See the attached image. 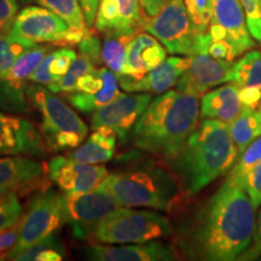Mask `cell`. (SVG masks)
<instances>
[{"label": "cell", "mask_w": 261, "mask_h": 261, "mask_svg": "<svg viewBox=\"0 0 261 261\" xmlns=\"http://www.w3.org/2000/svg\"><path fill=\"white\" fill-rule=\"evenodd\" d=\"M32 106L27 96V86L9 80L0 81V110L9 113H28Z\"/></svg>", "instance_id": "obj_30"}, {"label": "cell", "mask_w": 261, "mask_h": 261, "mask_svg": "<svg viewBox=\"0 0 261 261\" xmlns=\"http://www.w3.org/2000/svg\"><path fill=\"white\" fill-rule=\"evenodd\" d=\"M81 8H83L85 19L89 27H93L94 21H96V16L98 11V6H99L100 0H79Z\"/></svg>", "instance_id": "obj_47"}, {"label": "cell", "mask_w": 261, "mask_h": 261, "mask_svg": "<svg viewBox=\"0 0 261 261\" xmlns=\"http://www.w3.org/2000/svg\"><path fill=\"white\" fill-rule=\"evenodd\" d=\"M242 185L257 211L261 205V161L256 163L242 179Z\"/></svg>", "instance_id": "obj_39"}, {"label": "cell", "mask_w": 261, "mask_h": 261, "mask_svg": "<svg viewBox=\"0 0 261 261\" xmlns=\"http://www.w3.org/2000/svg\"><path fill=\"white\" fill-rule=\"evenodd\" d=\"M261 161V135L257 137L256 139H254L249 145L247 146V149L244 150L241 155H238V158L234 162V165L231 168V171L228 172V175L233 177L236 180H238L242 184V179L248 172L252 169L256 163Z\"/></svg>", "instance_id": "obj_32"}, {"label": "cell", "mask_w": 261, "mask_h": 261, "mask_svg": "<svg viewBox=\"0 0 261 261\" xmlns=\"http://www.w3.org/2000/svg\"><path fill=\"white\" fill-rule=\"evenodd\" d=\"M172 234L171 221L163 214L154 211L120 207L99 224L91 242L102 244L145 243L167 238Z\"/></svg>", "instance_id": "obj_6"}, {"label": "cell", "mask_w": 261, "mask_h": 261, "mask_svg": "<svg viewBox=\"0 0 261 261\" xmlns=\"http://www.w3.org/2000/svg\"><path fill=\"white\" fill-rule=\"evenodd\" d=\"M27 96L32 107L41 115L40 132L47 150L58 152L83 144L89 127L63 100L37 84L27 86Z\"/></svg>", "instance_id": "obj_5"}, {"label": "cell", "mask_w": 261, "mask_h": 261, "mask_svg": "<svg viewBox=\"0 0 261 261\" xmlns=\"http://www.w3.org/2000/svg\"><path fill=\"white\" fill-rule=\"evenodd\" d=\"M144 31L154 35L169 54L189 57L197 54L200 34L191 23L184 0H167L158 15L146 16Z\"/></svg>", "instance_id": "obj_8"}, {"label": "cell", "mask_w": 261, "mask_h": 261, "mask_svg": "<svg viewBox=\"0 0 261 261\" xmlns=\"http://www.w3.org/2000/svg\"><path fill=\"white\" fill-rule=\"evenodd\" d=\"M50 51L51 46H47V45H37L34 47L27 48L16 60L5 80L11 81L14 84L27 86L29 76H31L33 71L37 69V67L40 64L42 58L46 56Z\"/></svg>", "instance_id": "obj_27"}, {"label": "cell", "mask_w": 261, "mask_h": 261, "mask_svg": "<svg viewBox=\"0 0 261 261\" xmlns=\"http://www.w3.org/2000/svg\"><path fill=\"white\" fill-rule=\"evenodd\" d=\"M77 46H79V54L83 55V56H85L86 58H89V60L96 65V67L103 63V58H102L103 44L100 42L99 38H98L96 34H93L92 32H90L89 34L83 39V41L77 45Z\"/></svg>", "instance_id": "obj_40"}, {"label": "cell", "mask_w": 261, "mask_h": 261, "mask_svg": "<svg viewBox=\"0 0 261 261\" xmlns=\"http://www.w3.org/2000/svg\"><path fill=\"white\" fill-rule=\"evenodd\" d=\"M27 48L9 34H0V81L6 79L16 60Z\"/></svg>", "instance_id": "obj_34"}, {"label": "cell", "mask_w": 261, "mask_h": 261, "mask_svg": "<svg viewBox=\"0 0 261 261\" xmlns=\"http://www.w3.org/2000/svg\"><path fill=\"white\" fill-rule=\"evenodd\" d=\"M35 3L55 12L70 28H90L79 0H35Z\"/></svg>", "instance_id": "obj_29"}, {"label": "cell", "mask_w": 261, "mask_h": 261, "mask_svg": "<svg viewBox=\"0 0 261 261\" xmlns=\"http://www.w3.org/2000/svg\"><path fill=\"white\" fill-rule=\"evenodd\" d=\"M17 0H0V34H8L18 14Z\"/></svg>", "instance_id": "obj_42"}, {"label": "cell", "mask_w": 261, "mask_h": 261, "mask_svg": "<svg viewBox=\"0 0 261 261\" xmlns=\"http://www.w3.org/2000/svg\"><path fill=\"white\" fill-rule=\"evenodd\" d=\"M46 149L41 132L29 120L0 113V156L40 158Z\"/></svg>", "instance_id": "obj_15"}, {"label": "cell", "mask_w": 261, "mask_h": 261, "mask_svg": "<svg viewBox=\"0 0 261 261\" xmlns=\"http://www.w3.org/2000/svg\"><path fill=\"white\" fill-rule=\"evenodd\" d=\"M69 28L51 10L40 5H31L18 12L8 34L28 48L44 42L60 46Z\"/></svg>", "instance_id": "obj_10"}, {"label": "cell", "mask_w": 261, "mask_h": 261, "mask_svg": "<svg viewBox=\"0 0 261 261\" xmlns=\"http://www.w3.org/2000/svg\"><path fill=\"white\" fill-rule=\"evenodd\" d=\"M208 54L217 60H224L233 62L237 57L233 47L225 40H212L208 47Z\"/></svg>", "instance_id": "obj_44"}, {"label": "cell", "mask_w": 261, "mask_h": 261, "mask_svg": "<svg viewBox=\"0 0 261 261\" xmlns=\"http://www.w3.org/2000/svg\"><path fill=\"white\" fill-rule=\"evenodd\" d=\"M200 97L169 90L151 102L132 130V140L139 150L169 163L200 123Z\"/></svg>", "instance_id": "obj_2"}, {"label": "cell", "mask_w": 261, "mask_h": 261, "mask_svg": "<svg viewBox=\"0 0 261 261\" xmlns=\"http://www.w3.org/2000/svg\"><path fill=\"white\" fill-rule=\"evenodd\" d=\"M23 208L18 194L12 191L0 192V231L14 226L21 220Z\"/></svg>", "instance_id": "obj_33"}, {"label": "cell", "mask_w": 261, "mask_h": 261, "mask_svg": "<svg viewBox=\"0 0 261 261\" xmlns=\"http://www.w3.org/2000/svg\"><path fill=\"white\" fill-rule=\"evenodd\" d=\"M257 110H259V113H260V116H261V106H260V108H259V109H257Z\"/></svg>", "instance_id": "obj_50"}, {"label": "cell", "mask_w": 261, "mask_h": 261, "mask_svg": "<svg viewBox=\"0 0 261 261\" xmlns=\"http://www.w3.org/2000/svg\"><path fill=\"white\" fill-rule=\"evenodd\" d=\"M260 3H261V0H260Z\"/></svg>", "instance_id": "obj_51"}, {"label": "cell", "mask_w": 261, "mask_h": 261, "mask_svg": "<svg viewBox=\"0 0 261 261\" xmlns=\"http://www.w3.org/2000/svg\"><path fill=\"white\" fill-rule=\"evenodd\" d=\"M241 100L243 107L259 109L261 106V85L241 87Z\"/></svg>", "instance_id": "obj_46"}, {"label": "cell", "mask_w": 261, "mask_h": 261, "mask_svg": "<svg viewBox=\"0 0 261 261\" xmlns=\"http://www.w3.org/2000/svg\"><path fill=\"white\" fill-rule=\"evenodd\" d=\"M145 18L139 0H100L94 27L104 35H135L144 31Z\"/></svg>", "instance_id": "obj_16"}, {"label": "cell", "mask_w": 261, "mask_h": 261, "mask_svg": "<svg viewBox=\"0 0 261 261\" xmlns=\"http://www.w3.org/2000/svg\"><path fill=\"white\" fill-rule=\"evenodd\" d=\"M228 127L238 155H241L247 149V146L261 135V116L259 110L243 107L236 119L228 123Z\"/></svg>", "instance_id": "obj_24"}, {"label": "cell", "mask_w": 261, "mask_h": 261, "mask_svg": "<svg viewBox=\"0 0 261 261\" xmlns=\"http://www.w3.org/2000/svg\"><path fill=\"white\" fill-rule=\"evenodd\" d=\"M47 175L63 194L77 196L97 189L109 172L103 165H90L60 155L48 162Z\"/></svg>", "instance_id": "obj_12"}, {"label": "cell", "mask_w": 261, "mask_h": 261, "mask_svg": "<svg viewBox=\"0 0 261 261\" xmlns=\"http://www.w3.org/2000/svg\"><path fill=\"white\" fill-rule=\"evenodd\" d=\"M116 137V133L107 126L94 128L89 139L70 151L68 158L90 165L106 163L115 154Z\"/></svg>", "instance_id": "obj_22"}, {"label": "cell", "mask_w": 261, "mask_h": 261, "mask_svg": "<svg viewBox=\"0 0 261 261\" xmlns=\"http://www.w3.org/2000/svg\"><path fill=\"white\" fill-rule=\"evenodd\" d=\"M191 64V57L173 56L166 58V61L158 68L149 71L142 79L137 81H126L119 85L126 92H146L162 94L177 86L181 75L188 70Z\"/></svg>", "instance_id": "obj_20"}, {"label": "cell", "mask_w": 261, "mask_h": 261, "mask_svg": "<svg viewBox=\"0 0 261 261\" xmlns=\"http://www.w3.org/2000/svg\"><path fill=\"white\" fill-rule=\"evenodd\" d=\"M167 52L154 35L148 32L137 33L128 44L125 71L122 76L117 77L119 84L144 77L149 71L166 61Z\"/></svg>", "instance_id": "obj_19"}, {"label": "cell", "mask_w": 261, "mask_h": 261, "mask_svg": "<svg viewBox=\"0 0 261 261\" xmlns=\"http://www.w3.org/2000/svg\"><path fill=\"white\" fill-rule=\"evenodd\" d=\"M238 158L228 123L202 119L179 154L168 163L185 197H194L228 174Z\"/></svg>", "instance_id": "obj_3"}, {"label": "cell", "mask_w": 261, "mask_h": 261, "mask_svg": "<svg viewBox=\"0 0 261 261\" xmlns=\"http://www.w3.org/2000/svg\"><path fill=\"white\" fill-rule=\"evenodd\" d=\"M259 255H261V205L257 208V213L255 215L253 242L241 256H247L244 259H254V257Z\"/></svg>", "instance_id": "obj_45"}, {"label": "cell", "mask_w": 261, "mask_h": 261, "mask_svg": "<svg viewBox=\"0 0 261 261\" xmlns=\"http://www.w3.org/2000/svg\"><path fill=\"white\" fill-rule=\"evenodd\" d=\"M106 85V68H93L77 80L73 92L96 93Z\"/></svg>", "instance_id": "obj_36"}, {"label": "cell", "mask_w": 261, "mask_h": 261, "mask_svg": "<svg viewBox=\"0 0 261 261\" xmlns=\"http://www.w3.org/2000/svg\"><path fill=\"white\" fill-rule=\"evenodd\" d=\"M231 83L240 87L261 85V50H249L233 63Z\"/></svg>", "instance_id": "obj_28"}, {"label": "cell", "mask_w": 261, "mask_h": 261, "mask_svg": "<svg viewBox=\"0 0 261 261\" xmlns=\"http://www.w3.org/2000/svg\"><path fill=\"white\" fill-rule=\"evenodd\" d=\"M19 4H31V3H34L35 0H17Z\"/></svg>", "instance_id": "obj_49"}, {"label": "cell", "mask_w": 261, "mask_h": 261, "mask_svg": "<svg viewBox=\"0 0 261 261\" xmlns=\"http://www.w3.org/2000/svg\"><path fill=\"white\" fill-rule=\"evenodd\" d=\"M255 215L246 189L227 175L196 215L184 248L196 259L236 260L253 242Z\"/></svg>", "instance_id": "obj_1"}, {"label": "cell", "mask_w": 261, "mask_h": 261, "mask_svg": "<svg viewBox=\"0 0 261 261\" xmlns=\"http://www.w3.org/2000/svg\"><path fill=\"white\" fill-rule=\"evenodd\" d=\"M93 68H96V65H94L89 58H86L83 56V55L79 54L76 60L73 62V64L70 65V68L68 69L67 73H65L60 80H57L56 83L48 85L47 89L52 91L54 93L73 92L77 80H79L83 75L89 73L90 70H92Z\"/></svg>", "instance_id": "obj_31"}, {"label": "cell", "mask_w": 261, "mask_h": 261, "mask_svg": "<svg viewBox=\"0 0 261 261\" xmlns=\"http://www.w3.org/2000/svg\"><path fill=\"white\" fill-rule=\"evenodd\" d=\"M212 40H225L233 47L237 57L254 46L240 0H212V19L208 27Z\"/></svg>", "instance_id": "obj_11"}, {"label": "cell", "mask_w": 261, "mask_h": 261, "mask_svg": "<svg viewBox=\"0 0 261 261\" xmlns=\"http://www.w3.org/2000/svg\"><path fill=\"white\" fill-rule=\"evenodd\" d=\"M102 184L121 207L168 212L182 195L172 169L152 159H127Z\"/></svg>", "instance_id": "obj_4"}, {"label": "cell", "mask_w": 261, "mask_h": 261, "mask_svg": "<svg viewBox=\"0 0 261 261\" xmlns=\"http://www.w3.org/2000/svg\"><path fill=\"white\" fill-rule=\"evenodd\" d=\"M136 35V34H135ZM135 35H104L102 58L116 77L123 75L127 60V48Z\"/></svg>", "instance_id": "obj_26"}, {"label": "cell", "mask_w": 261, "mask_h": 261, "mask_svg": "<svg viewBox=\"0 0 261 261\" xmlns=\"http://www.w3.org/2000/svg\"><path fill=\"white\" fill-rule=\"evenodd\" d=\"M120 93L116 75L109 68H106V85L102 90L96 93L70 92L67 99L77 112L90 114L113 102Z\"/></svg>", "instance_id": "obj_23"}, {"label": "cell", "mask_w": 261, "mask_h": 261, "mask_svg": "<svg viewBox=\"0 0 261 261\" xmlns=\"http://www.w3.org/2000/svg\"><path fill=\"white\" fill-rule=\"evenodd\" d=\"M46 178L44 163L28 156H0V192L27 195L48 188Z\"/></svg>", "instance_id": "obj_17"}, {"label": "cell", "mask_w": 261, "mask_h": 261, "mask_svg": "<svg viewBox=\"0 0 261 261\" xmlns=\"http://www.w3.org/2000/svg\"><path fill=\"white\" fill-rule=\"evenodd\" d=\"M67 197L68 224L73 237L79 241H91L99 224L121 207L103 184L86 194Z\"/></svg>", "instance_id": "obj_9"}, {"label": "cell", "mask_w": 261, "mask_h": 261, "mask_svg": "<svg viewBox=\"0 0 261 261\" xmlns=\"http://www.w3.org/2000/svg\"><path fill=\"white\" fill-rule=\"evenodd\" d=\"M64 224H68V197L63 192L54 189H42L29 202L27 210L19 220V233L17 243L10 250L8 259L27 249L28 247L57 232Z\"/></svg>", "instance_id": "obj_7"}, {"label": "cell", "mask_w": 261, "mask_h": 261, "mask_svg": "<svg viewBox=\"0 0 261 261\" xmlns=\"http://www.w3.org/2000/svg\"><path fill=\"white\" fill-rule=\"evenodd\" d=\"M151 93H120L113 102L104 106L92 116V128L107 126L116 133L117 138L126 142L139 117L151 102Z\"/></svg>", "instance_id": "obj_13"}, {"label": "cell", "mask_w": 261, "mask_h": 261, "mask_svg": "<svg viewBox=\"0 0 261 261\" xmlns=\"http://www.w3.org/2000/svg\"><path fill=\"white\" fill-rule=\"evenodd\" d=\"M65 257V248L56 232L22 250L15 256L16 261H61Z\"/></svg>", "instance_id": "obj_25"}, {"label": "cell", "mask_w": 261, "mask_h": 261, "mask_svg": "<svg viewBox=\"0 0 261 261\" xmlns=\"http://www.w3.org/2000/svg\"><path fill=\"white\" fill-rule=\"evenodd\" d=\"M139 3L144 14L148 17H152L161 11L167 0H139Z\"/></svg>", "instance_id": "obj_48"}, {"label": "cell", "mask_w": 261, "mask_h": 261, "mask_svg": "<svg viewBox=\"0 0 261 261\" xmlns=\"http://www.w3.org/2000/svg\"><path fill=\"white\" fill-rule=\"evenodd\" d=\"M189 17L198 34L207 33L212 19V0H184Z\"/></svg>", "instance_id": "obj_35"}, {"label": "cell", "mask_w": 261, "mask_h": 261, "mask_svg": "<svg viewBox=\"0 0 261 261\" xmlns=\"http://www.w3.org/2000/svg\"><path fill=\"white\" fill-rule=\"evenodd\" d=\"M84 255L93 261H168L177 259L174 248L160 241L129 244L91 243Z\"/></svg>", "instance_id": "obj_18"}, {"label": "cell", "mask_w": 261, "mask_h": 261, "mask_svg": "<svg viewBox=\"0 0 261 261\" xmlns=\"http://www.w3.org/2000/svg\"><path fill=\"white\" fill-rule=\"evenodd\" d=\"M242 109L241 87L233 83L208 91L201 97L200 115L202 119L231 123Z\"/></svg>", "instance_id": "obj_21"}, {"label": "cell", "mask_w": 261, "mask_h": 261, "mask_svg": "<svg viewBox=\"0 0 261 261\" xmlns=\"http://www.w3.org/2000/svg\"><path fill=\"white\" fill-rule=\"evenodd\" d=\"M76 57L77 54L70 47H62L60 50L54 51V57L50 63V71L56 77V80H60L67 73Z\"/></svg>", "instance_id": "obj_38"}, {"label": "cell", "mask_w": 261, "mask_h": 261, "mask_svg": "<svg viewBox=\"0 0 261 261\" xmlns=\"http://www.w3.org/2000/svg\"><path fill=\"white\" fill-rule=\"evenodd\" d=\"M19 233V221L14 226L0 231V260L8 259L10 250L17 243Z\"/></svg>", "instance_id": "obj_43"}, {"label": "cell", "mask_w": 261, "mask_h": 261, "mask_svg": "<svg viewBox=\"0 0 261 261\" xmlns=\"http://www.w3.org/2000/svg\"><path fill=\"white\" fill-rule=\"evenodd\" d=\"M233 62L217 60L207 51L191 56V64L181 75L175 89L202 97L213 87L231 83Z\"/></svg>", "instance_id": "obj_14"}, {"label": "cell", "mask_w": 261, "mask_h": 261, "mask_svg": "<svg viewBox=\"0 0 261 261\" xmlns=\"http://www.w3.org/2000/svg\"><path fill=\"white\" fill-rule=\"evenodd\" d=\"M246 14L247 25L254 40L261 45V3L260 0H240Z\"/></svg>", "instance_id": "obj_37"}, {"label": "cell", "mask_w": 261, "mask_h": 261, "mask_svg": "<svg viewBox=\"0 0 261 261\" xmlns=\"http://www.w3.org/2000/svg\"><path fill=\"white\" fill-rule=\"evenodd\" d=\"M54 57V50H51L48 54L42 58L40 64L38 65L37 69L33 71L31 76H29V81L32 84L41 85V86H48V85L56 83V77L51 74L50 71V63Z\"/></svg>", "instance_id": "obj_41"}]
</instances>
